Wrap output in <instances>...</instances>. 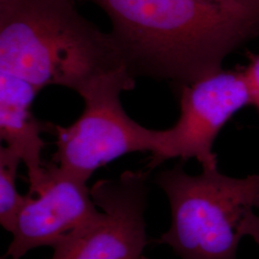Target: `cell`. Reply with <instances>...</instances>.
Returning <instances> with one entry per match:
<instances>
[{
    "instance_id": "cell-1",
    "label": "cell",
    "mask_w": 259,
    "mask_h": 259,
    "mask_svg": "<svg viewBox=\"0 0 259 259\" xmlns=\"http://www.w3.org/2000/svg\"><path fill=\"white\" fill-rule=\"evenodd\" d=\"M97 5L136 78L177 88L222 69L228 56L259 38V0H80Z\"/></svg>"
},
{
    "instance_id": "cell-2",
    "label": "cell",
    "mask_w": 259,
    "mask_h": 259,
    "mask_svg": "<svg viewBox=\"0 0 259 259\" xmlns=\"http://www.w3.org/2000/svg\"><path fill=\"white\" fill-rule=\"evenodd\" d=\"M124 66L111 33L83 18L75 0H0V71L80 95Z\"/></svg>"
},
{
    "instance_id": "cell-3",
    "label": "cell",
    "mask_w": 259,
    "mask_h": 259,
    "mask_svg": "<svg viewBox=\"0 0 259 259\" xmlns=\"http://www.w3.org/2000/svg\"><path fill=\"white\" fill-rule=\"evenodd\" d=\"M184 162L156 177L170 204L171 226L153 242L182 259H238L246 236L259 245V174L232 178L215 168L189 175Z\"/></svg>"
},
{
    "instance_id": "cell-4",
    "label": "cell",
    "mask_w": 259,
    "mask_h": 259,
    "mask_svg": "<svg viewBox=\"0 0 259 259\" xmlns=\"http://www.w3.org/2000/svg\"><path fill=\"white\" fill-rule=\"evenodd\" d=\"M135 80L126 66L105 75L80 94L84 108L71 125L47 122V133L55 137L54 163L87 183L97 169L124 155L157 153L161 131L141 126L121 103V93L134 90Z\"/></svg>"
},
{
    "instance_id": "cell-5",
    "label": "cell",
    "mask_w": 259,
    "mask_h": 259,
    "mask_svg": "<svg viewBox=\"0 0 259 259\" xmlns=\"http://www.w3.org/2000/svg\"><path fill=\"white\" fill-rule=\"evenodd\" d=\"M177 89L180 116L173 127L161 131L149 170L171 158H194L203 169L218 168L215 139L236 112L252 105L244 67L222 68Z\"/></svg>"
},
{
    "instance_id": "cell-6",
    "label": "cell",
    "mask_w": 259,
    "mask_h": 259,
    "mask_svg": "<svg viewBox=\"0 0 259 259\" xmlns=\"http://www.w3.org/2000/svg\"><path fill=\"white\" fill-rule=\"evenodd\" d=\"M150 171H125L91 188L100 215L53 248L54 259H141L148 244L145 210Z\"/></svg>"
},
{
    "instance_id": "cell-7",
    "label": "cell",
    "mask_w": 259,
    "mask_h": 259,
    "mask_svg": "<svg viewBox=\"0 0 259 259\" xmlns=\"http://www.w3.org/2000/svg\"><path fill=\"white\" fill-rule=\"evenodd\" d=\"M44 190L30 198L19 215L6 257L20 259L38 247H51L79 232L101 213L87 183L47 162Z\"/></svg>"
},
{
    "instance_id": "cell-8",
    "label": "cell",
    "mask_w": 259,
    "mask_h": 259,
    "mask_svg": "<svg viewBox=\"0 0 259 259\" xmlns=\"http://www.w3.org/2000/svg\"><path fill=\"white\" fill-rule=\"evenodd\" d=\"M40 91L34 84L0 71V138L16 152L27 168L29 196L36 197L47 184V162L42 159L46 146L41 133L47 122L38 120L31 107Z\"/></svg>"
},
{
    "instance_id": "cell-9",
    "label": "cell",
    "mask_w": 259,
    "mask_h": 259,
    "mask_svg": "<svg viewBox=\"0 0 259 259\" xmlns=\"http://www.w3.org/2000/svg\"><path fill=\"white\" fill-rule=\"evenodd\" d=\"M19 155L7 146L0 148V224L3 229L13 233L19 215L31 196L19 194L17 189Z\"/></svg>"
},
{
    "instance_id": "cell-10",
    "label": "cell",
    "mask_w": 259,
    "mask_h": 259,
    "mask_svg": "<svg viewBox=\"0 0 259 259\" xmlns=\"http://www.w3.org/2000/svg\"><path fill=\"white\" fill-rule=\"evenodd\" d=\"M244 69L250 88L252 106L259 111V54L250 55L249 65Z\"/></svg>"
},
{
    "instance_id": "cell-11",
    "label": "cell",
    "mask_w": 259,
    "mask_h": 259,
    "mask_svg": "<svg viewBox=\"0 0 259 259\" xmlns=\"http://www.w3.org/2000/svg\"><path fill=\"white\" fill-rule=\"evenodd\" d=\"M1 259H8L7 258V257H6V256H3V257H1ZM11 259H13V258H11ZM50 259H54L53 258V257H51V258Z\"/></svg>"
},
{
    "instance_id": "cell-12",
    "label": "cell",
    "mask_w": 259,
    "mask_h": 259,
    "mask_svg": "<svg viewBox=\"0 0 259 259\" xmlns=\"http://www.w3.org/2000/svg\"><path fill=\"white\" fill-rule=\"evenodd\" d=\"M141 259H149V258H147V257H146V256H144V255H143V257H142V258Z\"/></svg>"
}]
</instances>
